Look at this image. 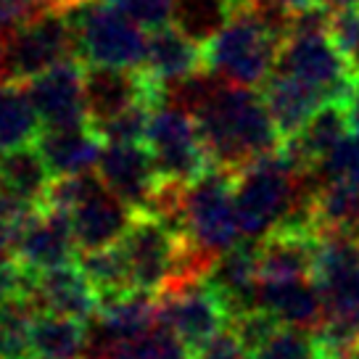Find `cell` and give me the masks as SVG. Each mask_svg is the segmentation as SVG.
I'll return each instance as SVG.
<instances>
[{
  "label": "cell",
  "mask_w": 359,
  "mask_h": 359,
  "mask_svg": "<svg viewBox=\"0 0 359 359\" xmlns=\"http://www.w3.org/2000/svg\"><path fill=\"white\" fill-rule=\"evenodd\" d=\"M214 167L238 172L248 161L278 151L283 135L257 88L217 77L209 95L193 111Z\"/></svg>",
  "instance_id": "6da1fadb"
},
{
  "label": "cell",
  "mask_w": 359,
  "mask_h": 359,
  "mask_svg": "<svg viewBox=\"0 0 359 359\" xmlns=\"http://www.w3.org/2000/svg\"><path fill=\"white\" fill-rule=\"evenodd\" d=\"M146 146L164 180L191 185L214 167L196 116L172 103L158 101L151 111Z\"/></svg>",
  "instance_id": "52a82bcc"
},
{
  "label": "cell",
  "mask_w": 359,
  "mask_h": 359,
  "mask_svg": "<svg viewBox=\"0 0 359 359\" xmlns=\"http://www.w3.org/2000/svg\"><path fill=\"white\" fill-rule=\"evenodd\" d=\"M193 359H251V351L241 344L236 330L227 325L222 333H217Z\"/></svg>",
  "instance_id": "e575fe53"
},
{
  "label": "cell",
  "mask_w": 359,
  "mask_h": 359,
  "mask_svg": "<svg viewBox=\"0 0 359 359\" xmlns=\"http://www.w3.org/2000/svg\"><path fill=\"white\" fill-rule=\"evenodd\" d=\"M37 151L43 154L45 164L53 177L79 175L98 167L106 140L90 124L67 127V130H43L34 140Z\"/></svg>",
  "instance_id": "7402d4cb"
},
{
  "label": "cell",
  "mask_w": 359,
  "mask_h": 359,
  "mask_svg": "<svg viewBox=\"0 0 359 359\" xmlns=\"http://www.w3.org/2000/svg\"><path fill=\"white\" fill-rule=\"evenodd\" d=\"M348 135V116L344 101H327L304 122L291 137H283L280 151L302 172H312L323 158Z\"/></svg>",
  "instance_id": "ffe728a7"
},
{
  "label": "cell",
  "mask_w": 359,
  "mask_h": 359,
  "mask_svg": "<svg viewBox=\"0 0 359 359\" xmlns=\"http://www.w3.org/2000/svg\"><path fill=\"white\" fill-rule=\"evenodd\" d=\"M278 3H283L291 13L306 11V8H314V6H323V0H278Z\"/></svg>",
  "instance_id": "74e56055"
},
{
  "label": "cell",
  "mask_w": 359,
  "mask_h": 359,
  "mask_svg": "<svg viewBox=\"0 0 359 359\" xmlns=\"http://www.w3.org/2000/svg\"><path fill=\"white\" fill-rule=\"evenodd\" d=\"M312 280L325 306L317 344L327 354L346 357L359 341V241L320 236Z\"/></svg>",
  "instance_id": "7a4b0ae2"
},
{
  "label": "cell",
  "mask_w": 359,
  "mask_h": 359,
  "mask_svg": "<svg viewBox=\"0 0 359 359\" xmlns=\"http://www.w3.org/2000/svg\"><path fill=\"white\" fill-rule=\"evenodd\" d=\"M69 19L74 27L77 56L82 64L101 67H143L146 34L127 13L103 0H79Z\"/></svg>",
  "instance_id": "5b68a950"
},
{
  "label": "cell",
  "mask_w": 359,
  "mask_h": 359,
  "mask_svg": "<svg viewBox=\"0 0 359 359\" xmlns=\"http://www.w3.org/2000/svg\"><path fill=\"white\" fill-rule=\"evenodd\" d=\"M22 359H32V357H22Z\"/></svg>",
  "instance_id": "7bdbcfd3"
},
{
  "label": "cell",
  "mask_w": 359,
  "mask_h": 359,
  "mask_svg": "<svg viewBox=\"0 0 359 359\" xmlns=\"http://www.w3.org/2000/svg\"><path fill=\"white\" fill-rule=\"evenodd\" d=\"M317 359H344V357H336V354H327V351H320V357Z\"/></svg>",
  "instance_id": "60d3db41"
},
{
  "label": "cell",
  "mask_w": 359,
  "mask_h": 359,
  "mask_svg": "<svg viewBox=\"0 0 359 359\" xmlns=\"http://www.w3.org/2000/svg\"><path fill=\"white\" fill-rule=\"evenodd\" d=\"M43 130H67L90 124L85 103V64L79 58L58 61L24 82Z\"/></svg>",
  "instance_id": "8fae6325"
},
{
  "label": "cell",
  "mask_w": 359,
  "mask_h": 359,
  "mask_svg": "<svg viewBox=\"0 0 359 359\" xmlns=\"http://www.w3.org/2000/svg\"><path fill=\"white\" fill-rule=\"evenodd\" d=\"M257 306L269 312L283 327H299L306 333H317L325 320L323 296L312 278L299 280H259Z\"/></svg>",
  "instance_id": "d6986e66"
},
{
  "label": "cell",
  "mask_w": 359,
  "mask_h": 359,
  "mask_svg": "<svg viewBox=\"0 0 359 359\" xmlns=\"http://www.w3.org/2000/svg\"><path fill=\"white\" fill-rule=\"evenodd\" d=\"M37 309L29 296L0 299V359L29 357V333Z\"/></svg>",
  "instance_id": "f546056e"
},
{
  "label": "cell",
  "mask_w": 359,
  "mask_h": 359,
  "mask_svg": "<svg viewBox=\"0 0 359 359\" xmlns=\"http://www.w3.org/2000/svg\"><path fill=\"white\" fill-rule=\"evenodd\" d=\"M27 296L32 299L37 312L67 314L85 323H90L101 309V296L85 275V269L79 267V262H69L32 275Z\"/></svg>",
  "instance_id": "9a60e30c"
},
{
  "label": "cell",
  "mask_w": 359,
  "mask_h": 359,
  "mask_svg": "<svg viewBox=\"0 0 359 359\" xmlns=\"http://www.w3.org/2000/svg\"><path fill=\"white\" fill-rule=\"evenodd\" d=\"M127 13L143 29H158L175 19V0H103Z\"/></svg>",
  "instance_id": "836d02e7"
},
{
  "label": "cell",
  "mask_w": 359,
  "mask_h": 359,
  "mask_svg": "<svg viewBox=\"0 0 359 359\" xmlns=\"http://www.w3.org/2000/svg\"><path fill=\"white\" fill-rule=\"evenodd\" d=\"M320 351L323 348L314 333L299 327H280L251 354V359H317Z\"/></svg>",
  "instance_id": "4dcf8cb0"
},
{
  "label": "cell",
  "mask_w": 359,
  "mask_h": 359,
  "mask_svg": "<svg viewBox=\"0 0 359 359\" xmlns=\"http://www.w3.org/2000/svg\"><path fill=\"white\" fill-rule=\"evenodd\" d=\"M95 172L103 185L135 212L146 209L161 182L156 161L146 143H106Z\"/></svg>",
  "instance_id": "5bb4252c"
},
{
  "label": "cell",
  "mask_w": 359,
  "mask_h": 359,
  "mask_svg": "<svg viewBox=\"0 0 359 359\" xmlns=\"http://www.w3.org/2000/svg\"><path fill=\"white\" fill-rule=\"evenodd\" d=\"M77 56L74 27L67 11L37 13L29 22L13 27L6 37V58H3V79L27 82L43 74L45 69L56 67L58 61Z\"/></svg>",
  "instance_id": "ba28073f"
},
{
  "label": "cell",
  "mask_w": 359,
  "mask_h": 359,
  "mask_svg": "<svg viewBox=\"0 0 359 359\" xmlns=\"http://www.w3.org/2000/svg\"><path fill=\"white\" fill-rule=\"evenodd\" d=\"M8 27L0 24V79H3V58H6V37H8Z\"/></svg>",
  "instance_id": "ab89813d"
},
{
  "label": "cell",
  "mask_w": 359,
  "mask_h": 359,
  "mask_svg": "<svg viewBox=\"0 0 359 359\" xmlns=\"http://www.w3.org/2000/svg\"><path fill=\"white\" fill-rule=\"evenodd\" d=\"M201 69H206L203 48L182 32L177 24H164L158 29H151L146 40L143 72L156 82L158 90Z\"/></svg>",
  "instance_id": "44dd1931"
},
{
  "label": "cell",
  "mask_w": 359,
  "mask_h": 359,
  "mask_svg": "<svg viewBox=\"0 0 359 359\" xmlns=\"http://www.w3.org/2000/svg\"><path fill=\"white\" fill-rule=\"evenodd\" d=\"M312 172L317 180H348V182L359 185V137L357 135H346Z\"/></svg>",
  "instance_id": "d6a6232c"
},
{
  "label": "cell",
  "mask_w": 359,
  "mask_h": 359,
  "mask_svg": "<svg viewBox=\"0 0 359 359\" xmlns=\"http://www.w3.org/2000/svg\"><path fill=\"white\" fill-rule=\"evenodd\" d=\"M346 116H348V130L359 137V77L354 82V90L346 98Z\"/></svg>",
  "instance_id": "8d00e7d4"
},
{
  "label": "cell",
  "mask_w": 359,
  "mask_h": 359,
  "mask_svg": "<svg viewBox=\"0 0 359 359\" xmlns=\"http://www.w3.org/2000/svg\"><path fill=\"white\" fill-rule=\"evenodd\" d=\"M74 254H79L74 230L69 212L43 203L29 217V222L22 227V233L13 243V257L19 259L27 272H43L50 267H61L74 262Z\"/></svg>",
  "instance_id": "4fadbf2b"
},
{
  "label": "cell",
  "mask_w": 359,
  "mask_h": 359,
  "mask_svg": "<svg viewBox=\"0 0 359 359\" xmlns=\"http://www.w3.org/2000/svg\"><path fill=\"white\" fill-rule=\"evenodd\" d=\"M90 327L85 320L67 314L37 312L29 333L32 359H82L88 351Z\"/></svg>",
  "instance_id": "cb8c5ba5"
},
{
  "label": "cell",
  "mask_w": 359,
  "mask_h": 359,
  "mask_svg": "<svg viewBox=\"0 0 359 359\" xmlns=\"http://www.w3.org/2000/svg\"><path fill=\"white\" fill-rule=\"evenodd\" d=\"M314 230L320 236L359 241V185L348 180H317Z\"/></svg>",
  "instance_id": "d4e9b609"
},
{
  "label": "cell",
  "mask_w": 359,
  "mask_h": 359,
  "mask_svg": "<svg viewBox=\"0 0 359 359\" xmlns=\"http://www.w3.org/2000/svg\"><path fill=\"white\" fill-rule=\"evenodd\" d=\"M233 3H236V6H248L251 0H233Z\"/></svg>",
  "instance_id": "b9f144b4"
},
{
  "label": "cell",
  "mask_w": 359,
  "mask_h": 359,
  "mask_svg": "<svg viewBox=\"0 0 359 359\" xmlns=\"http://www.w3.org/2000/svg\"><path fill=\"white\" fill-rule=\"evenodd\" d=\"M230 309L206 280L188 283L175 291L158 293V323L175 330L196 357L217 333L230 325Z\"/></svg>",
  "instance_id": "9c48e42d"
},
{
  "label": "cell",
  "mask_w": 359,
  "mask_h": 359,
  "mask_svg": "<svg viewBox=\"0 0 359 359\" xmlns=\"http://www.w3.org/2000/svg\"><path fill=\"white\" fill-rule=\"evenodd\" d=\"M206 283L222 296L230 309V317L257 309L259 291V241L241 238L214 259L206 272Z\"/></svg>",
  "instance_id": "2e32d148"
},
{
  "label": "cell",
  "mask_w": 359,
  "mask_h": 359,
  "mask_svg": "<svg viewBox=\"0 0 359 359\" xmlns=\"http://www.w3.org/2000/svg\"><path fill=\"white\" fill-rule=\"evenodd\" d=\"M32 16H37L34 0H0V24L3 27H19V24L29 22Z\"/></svg>",
  "instance_id": "d590c367"
},
{
  "label": "cell",
  "mask_w": 359,
  "mask_h": 359,
  "mask_svg": "<svg viewBox=\"0 0 359 359\" xmlns=\"http://www.w3.org/2000/svg\"><path fill=\"white\" fill-rule=\"evenodd\" d=\"M327 11H344V8H359V0H323Z\"/></svg>",
  "instance_id": "f35d334b"
},
{
  "label": "cell",
  "mask_w": 359,
  "mask_h": 359,
  "mask_svg": "<svg viewBox=\"0 0 359 359\" xmlns=\"http://www.w3.org/2000/svg\"><path fill=\"white\" fill-rule=\"evenodd\" d=\"M236 8L233 0H175L172 24H177L191 40L203 45L230 22Z\"/></svg>",
  "instance_id": "f1b7e54d"
},
{
  "label": "cell",
  "mask_w": 359,
  "mask_h": 359,
  "mask_svg": "<svg viewBox=\"0 0 359 359\" xmlns=\"http://www.w3.org/2000/svg\"><path fill=\"white\" fill-rule=\"evenodd\" d=\"M133 214L135 209H130L122 198H116L106 185H101L69 212L79 254L119 243L133 222Z\"/></svg>",
  "instance_id": "e0dca14e"
},
{
  "label": "cell",
  "mask_w": 359,
  "mask_h": 359,
  "mask_svg": "<svg viewBox=\"0 0 359 359\" xmlns=\"http://www.w3.org/2000/svg\"><path fill=\"white\" fill-rule=\"evenodd\" d=\"M327 19H330V11L325 6L293 13L291 32L280 48L278 69L309 82L327 101L346 103L359 77V69L330 40Z\"/></svg>",
  "instance_id": "277c9868"
},
{
  "label": "cell",
  "mask_w": 359,
  "mask_h": 359,
  "mask_svg": "<svg viewBox=\"0 0 359 359\" xmlns=\"http://www.w3.org/2000/svg\"><path fill=\"white\" fill-rule=\"evenodd\" d=\"M154 106L156 103L151 101L135 103V106H130L119 116H114L106 124H101L98 133H101L106 143H146L148 122H151Z\"/></svg>",
  "instance_id": "1f68e13d"
},
{
  "label": "cell",
  "mask_w": 359,
  "mask_h": 359,
  "mask_svg": "<svg viewBox=\"0 0 359 359\" xmlns=\"http://www.w3.org/2000/svg\"><path fill=\"white\" fill-rule=\"evenodd\" d=\"M317 246V230H272L259 241V280L275 283L312 278Z\"/></svg>",
  "instance_id": "ac0fdd59"
},
{
  "label": "cell",
  "mask_w": 359,
  "mask_h": 359,
  "mask_svg": "<svg viewBox=\"0 0 359 359\" xmlns=\"http://www.w3.org/2000/svg\"><path fill=\"white\" fill-rule=\"evenodd\" d=\"M285 37L269 27L257 8L238 6L230 22L224 24L203 48V67L224 82L262 88L275 72Z\"/></svg>",
  "instance_id": "3957f363"
},
{
  "label": "cell",
  "mask_w": 359,
  "mask_h": 359,
  "mask_svg": "<svg viewBox=\"0 0 359 359\" xmlns=\"http://www.w3.org/2000/svg\"><path fill=\"white\" fill-rule=\"evenodd\" d=\"M119 246L127 257L133 288L148 293L164 291L172 267H175V257H177L180 233H175L154 212L140 209L133 214V222L119 241Z\"/></svg>",
  "instance_id": "30bf717a"
},
{
  "label": "cell",
  "mask_w": 359,
  "mask_h": 359,
  "mask_svg": "<svg viewBox=\"0 0 359 359\" xmlns=\"http://www.w3.org/2000/svg\"><path fill=\"white\" fill-rule=\"evenodd\" d=\"M43 133L29 90L24 82L0 79V154L29 146Z\"/></svg>",
  "instance_id": "4316f807"
},
{
  "label": "cell",
  "mask_w": 359,
  "mask_h": 359,
  "mask_svg": "<svg viewBox=\"0 0 359 359\" xmlns=\"http://www.w3.org/2000/svg\"><path fill=\"white\" fill-rule=\"evenodd\" d=\"M161 90L143 67H101L85 64V103L90 127H101L135 103H158Z\"/></svg>",
  "instance_id": "7c38bea8"
},
{
  "label": "cell",
  "mask_w": 359,
  "mask_h": 359,
  "mask_svg": "<svg viewBox=\"0 0 359 359\" xmlns=\"http://www.w3.org/2000/svg\"><path fill=\"white\" fill-rule=\"evenodd\" d=\"M236 172L212 167L185 188L182 201V236L191 238L206 254L219 257L241 241V224L233 193Z\"/></svg>",
  "instance_id": "8992f818"
},
{
  "label": "cell",
  "mask_w": 359,
  "mask_h": 359,
  "mask_svg": "<svg viewBox=\"0 0 359 359\" xmlns=\"http://www.w3.org/2000/svg\"><path fill=\"white\" fill-rule=\"evenodd\" d=\"M77 262H79V267L85 269V275L90 278V283L95 285L101 302L133 291V278H130L127 257H124V251L119 243L106 246V248H95V251H82Z\"/></svg>",
  "instance_id": "83f0119b"
},
{
  "label": "cell",
  "mask_w": 359,
  "mask_h": 359,
  "mask_svg": "<svg viewBox=\"0 0 359 359\" xmlns=\"http://www.w3.org/2000/svg\"><path fill=\"white\" fill-rule=\"evenodd\" d=\"M262 98L267 103L272 119L278 124L283 137H291L304 127V122L312 116L327 98L309 82L296 77L291 72H283L275 67V72L262 85Z\"/></svg>",
  "instance_id": "603a6c76"
},
{
  "label": "cell",
  "mask_w": 359,
  "mask_h": 359,
  "mask_svg": "<svg viewBox=\"0 0 359 359\" xmlns=\"http://www.w3.org/2000/svg\"><path fill=\"white\" fill-rule=\"evenodd\" d=\"M53 175L34 143L0 154V188L13 198L32 206H43Z\"/></svg>",
  "instance_id": "484cf974"
}]
</instances>
